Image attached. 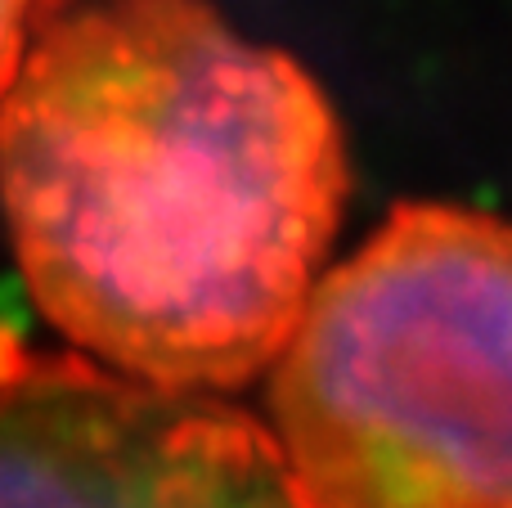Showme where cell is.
Instances as JSON below:
<instances>
[{
    "label": "cell",
    "instance_id": "cell-3",
    "mask_svg": "<svg viewBox=\"0 0 512 508\" xmlns=\"http://www.w3.org/2000/svg\"><path fill=\"white\" fill-rule=\"evenodd\" d=\"M0 508H306L265 419L0 324Z\"/></svg>",
    "mask_w": 512,
    "mask_h": 508
},
{
    "label": "cell",
    "instance_id": "cell-2",
    "mask_svg": "<svg viewBox=\"0 0 512 508\" xmlns=\"http://www.w3.org/2000/svg\"><path fill=\"white\" fill-rule=\"evenodd\" d=\"M265 383L306 508H512V216L396 203Z\"/></svg>",
    "mask_w": 512,
    "mask_h": 508
},
{
    "label": "cell",
    "instance_id": "cell-4",
    "mask_svg": "<svg viewBox=\"0 0 512 508\" xmlns=\"http://www.w3.org/2000/svg\"><path fill=\"white\" fill-rule=\"evenodd\" d=\"M41 9H45V0H0V95H5L18 59H23L27 36H32Z\"/></svg>",
    "mask_w": 512,
    "mask_h": 508
},
{
    "label": "cell",
    "instance_id": "cell-1",
    "mask_svg": "<svg viewBox=\"0 0 512 508\" xmlns=\"http://www.w3.org/2000/svg\"><path fill=\"white\" fill-rule=\"evenodd\" d=\"M351 198L337 104L212 0L41 9L0 95V212L63 347L230 396L270 374Z\"/></svg>",
    "mask_w": 512,
    "mask_h": 508
}]
</instances>
